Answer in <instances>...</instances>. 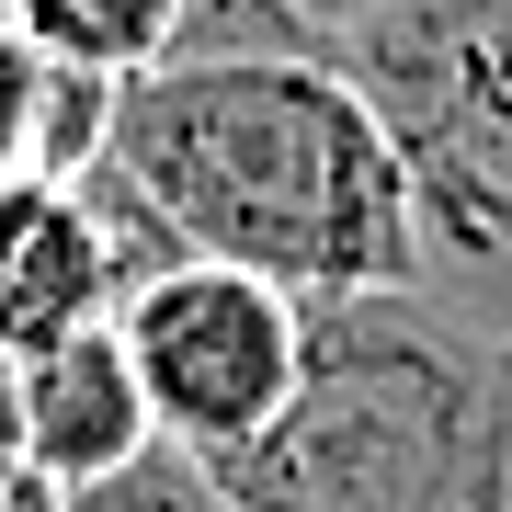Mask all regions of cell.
Masks as SVG:
<instances>
[{
  "instance_id": "cell-12",
  "label": "cell",
  "mask_w": 512,
  "mask_h": 512,
  "mask_svg": "<svg viewBox=\"0 0 512 512\" xmlns=\"http://www.w3.org/2000/svg\"><path fill=\"white\" fill-rule=\"evenodd\" d=\"M0 12H12V0H0Z\"/></svg>"
},
{
  "instance_id": "cell-3",
  "label": "cell",
  "mask_w": 512,
  "mask_h": 512,
  "mask_svg": "<svg viewBox=\"0 0 512 512\" xmlns=\"http://www.w3.org/2000/svg\"><path fill=\"white\" fill-rule=\"evenodd\" d=\"M114 342H126V365L148 387L160 444H183L194 467L251 456L285 421L296 376H308V308L262 274H228V262H183L171 285L126 296Z\"/></svg>"
},
{
  "instance_id": "cell-4",
  "label": "cell",
  "mask_w": 512,
  "mask_h": 512,
  "mask_svg": "<svg viewBox=\"0 0 512 512\" xmlns=\"http://www.w3.org/2000/svg\"><path fill=\"white\" fill-rule=\"evenodd\" d=\"M114 308H126V285H114V251L80 183H0V365L114 330Z\"/></svg>"
},
{
  "instance_id": "cell-10",
  "label": "cell",
  "mask_w": 512,
  "mask_h": 512,
  "mask_svg": "<svg viewBox=\"0 0 512 512\" xmlns=\"http://www.w3.org/2000/svg\"><path fill=\"white\" fill-rule=\"evenodd\" d=\"M12 478H35V467H23V376L0 365V490H12Z\"/></svg>"
},
{
  "instance_id": "cell-5",
  "label": "cell",
  "mask_w": 512,
  "mask_h": 512,
  "mask_svg": "<svg viewBox=\"0 0 512 512\" xmlns=\"http://www.w3.org/2000/svg\"><path fill=\"white\" fill-rule=\"evenodd\" d=\"M12 376H23V467H35L57 501L126 478L148 444H160L148 387H137L114 330H80V342H57V353H35V365H12Z\"/></svg>"
},
{
  "instance_id": "cell-6",
  "label": "cell",
  "mask_w": 512,
  "mask_h": 512,
  "mask_svg": "<svg viewBox=\"0 0 512 512\" xmlns=\"http://www.w3.org/2000/svg\"><path fill=\"white\" fill-rule=\"evenodd\" d=\"M114 148V80H80L0 12V183H80Z\"/></svg>"
},
{
  "instance_id": "cell-8",
  "label": "cell",
  "mask_w": 512,
  "mask_h": 512,
  "mask_svg": "<svg viewBox=\"0 0 512 512\" xmlns=\"http://www.w3.org/2000/svg\"><path fill=\"white\" fill-rule=\"evenodd\" d=\"M69 512H228V490H217V467H194V456H183V444H148L126 478L80 490Z\"/></svg>"
},
{
  "instance_id": "cell-1",
  "label": "cell",
  "mask_w": 512,
  "mask_h": 512,
  "mask_svg": "<svg viewBox=\"0 0 512 512\" xmlns=\"http://www.w3.org/2000/svg\"><path fill=\"white\" fill-rule=\"evenodd\" d=\"M126 183L183 228L194 262L285 285L296 308L421 285L399 148L330 57H183L114 92Z\"/></svg>"
},
{
  "instance_id": "cell-9",
  "label": "cell",
  "mask_w": 512,
  "mask_h": 512,
  "mask_svg": "<svg viewBox=\"0 0 512 512\" xmlns=\"http://www.w3.org/2000/svg\"><path fill=\"white\" fill-rule=\"evenodd\" d=\"M285 12L308 23L319 46H342V35H353V23H365V12H387V0H285Z\"/></svg>"
},
{
  "instance_id": "cell-11",
  "label": "cell",
  "mask_w": 512,
  "mask_h": 512,
  "mask_svg": "<svg viewBox=\"0 0 512 512\" xmlns=\"http://www.w3.org/2000/svg\"><path fill=\"white\" fill-rule=\"evenodd\" d=\"M0 512H69V501H57L46 478H12V490H0Z\"/></svg>"
},
{
  "instance_id": "cell-7",
  "label": "cell",
  "mask_w": 512,
  "mask_h": 512,
  "mask_svg": "<svg viewBox=\"0 0 512 512\" xmlns=\"http://www.w3.org/2000/svg\"><path fill=\"white\" fill-rule=\"evenodd\" d=\"M80 205H92V228H103V251H114V285H126V296L171 285V274L194 262V251H183V228H171V217H160V205H148V194H137L114 160H92V171H80Z\"/></svg>"
},
{
  "instance_id": "cell-2",
  "label": "cell",
  "mask_w": 512,
  "mask_h": 512,
  "mask_svg": "<svg viewBox=\"0 0 512 512\" xmlns=\"http://www.w3.org/2000/svg\"><path fill=\"white\" fill-rule=\"evenodd\" d=\"M330 69L399 148L421 296L512 353V0H387Z\"/></svg>"
}]
</instances>
